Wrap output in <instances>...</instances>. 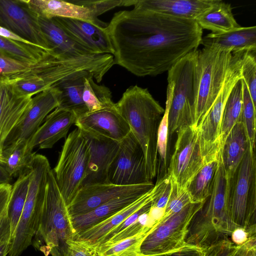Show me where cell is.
I'll list each match as a JSON object with an SVG mask.
<instances>
[{"label": "cell", "mask_w": 256, "mask_h": 256, "mask_svg": "<svg viewBox=\"0 0 256 256\" xmlns=\"http://www.w3.org/2000/svg\"><path fill=\"white\" fill-rule=\"evenodd\" d=\"M244 54L233 53L232 64L222 90L215 102L197 126L202 154L206 160L218 156L222 145V114L229 95L240 78Z\"/></svg>", "instance_id": "obj_10"}, {"label": "cell", "mask_w": 256, "mask_h": 256, "mask_svg": "<svg viewBox=\"0 0 256 256\" xmlns=\"http://www.w3.org/2000/svg\"><path fill=\"white\" fill-rule=\"evenodd\" d=\"M174 150L167 174L175 184L178 194L186 188L204 164L197 127L185 126L178 132Z\"/></svg>", "instance_id": "obj_12"}, {"label": "cell", "mask_w": 256, "mask_h": 256, "mask_svg": "<svg viewBox=\"0 0 256 256\" xmlns=\"http://www.w3.org/2000/svg\"><path fill=\"white\" fill-rule=\"evenodd\" d=\"M116 64L138 76L168 72L201 44L202 29L195 20L134 8L114 14L106 27Z\"/></svg>", "instance_id": "obj_1"}, {"label": "cell", "mask_w": 256, "mask_h": 256, "mask_svg": "<svg viewBox=\"0 0 256 256\" xmlns=\"http://www.w3.org/2000/svg\"><path fill=\"white\" fill-rule=\"evenodd\" d=\"M10 240H7L0 244V256H6L10 248Z\"/></svg>", "instance_id": "obj_52"}, {"label": "cell", "mask_w": 256, "mask_h": 256, "mask_svg": "<svg viewBox=\"0 0 256 256\" xmlns=\"http://www.w3.org/2000/svg\"><path fill=\"white\" fill-rule=\"evenodd\" d=\"M10 222L8 214L6 208V211L0 217V244L6 241H10Z\"/></svg>", "instance_id": "obj_48"}, {"label": "cell", "mask_w": 256, "mask_h": 256, "mask_svg": "<svg viewBox=\"0 0 256 256\" xmlns=\"http://www.w3.org/2000/svg\"><path fill=\"white\" fill-rule=\"evenodd\" d=\"M158 198L146 204L144 206H142L141 208H140L139 210H138L137 211L128 217L122 222L110 231L96 244V246H98L103 244L108 240H110L111 238L122 232L132 224L136 222L140 216L150 211L155 200Z\"/></svg>", "instance_id": "obj_44"}, {"label": "cell", "mask_w": 256, "mask_h": 256, "mask_svg": "<svg viewBox=\"0 0 256 256\" xmlns=\"http://www.w3.org/2000/svg\"><path fill=\"white\" fill-rule=\"evenodd\" d=\"M256 52H248L245 54L241 68L242 78L247 86L255 108H256Z\"/></svg>", "instance_id": "obj_42"}, {"label": "cell", "mask_w": 256, "mask_h": 256, "mask_svg": "<svg viewBox=\"0 0 256 256\" xmlns=\"http://www.w3.org/2000/svg\"><path fill=\"white\" fill-rule=\"evenodd\" d=\"M59 27L72 40L92 54H110L114 48L106 28L71 18L54 17Z\"/></svg>", "instance_id": "obj_19"}, {"label": "cell", "mask_w": 256, "mask_h": 256, "mask_svg": "<svg viewBox=\"0 0 256 256\" xmlns=\"http://www.w3.org/2000/svg\"><path fill=\"white\" fill-rule=\"evenodd\" d=\"M38 62H27L0 50V84H14L29 75Z\"/></svg>", "instance_id": "obj_34"}, {"label": "cell", "mask_w": 256, "mask_h": 256, "mask_svg": "<svg viewBox=\"0 0 256 256\" xmlns=\"http://www.w3.org/2000/svg\"><path fill=\"white\" fill-rule=\"evenodd\" d=\"M152 182L124 186L110 182L82 187L68 206L70 217L87 213L112 200L136 194H145L154 186Z\"/></svg>", "instance_id": "obj_16"}, {"label": "cell", "mask_w": 256, "mask_h": 256, "mask_svg": "<svg viewBox=\"0 0 256 256\" xmlns=\"http://www.w3.org/2000/svg\"><path fill=\"white\" fill-rule=\"evenodd\" d=\"M167 96L166 108L160 122L157 134V150L160 160L162 168H166L167 166V152L168 138V112L171 103L172 93L174 84L168 80Z\"/></svg>", "instance_id": "obj_40"}, {"label": "cell", "mask_w": 256, "mask_h": 256, "mask_svg": "<svg viewBox=\"0 0 256 256\" xmlns=\"http://www.w3.org/2000/svg\"><path fill=\"white\" fill-rule=\"evenodd\" d=\"M41 30L50 49L56 54L67 57H80L94 54L68 36L53 18L38 16Z\"/></svg>", "instance_id": "obj_28"}, {"label": "cell", "mask_w": 256, "mask_h": 256, "mask_svg": "<svg viewBox=\"0 0 256 256\" xmlns=\"http://www.w3.org/2000/svg\"><path fill=\"white\" fill-rule=\"evenodd\" d=\"M12 188L10 184H0V217L6 210Z\"/></svg>", "instance_id": "obj_49"}, {"label": "cell", "mask_w": 256, "mask_h": 256, "mask_svg": "<svg viewBox=\"0 0 256 256\" xmlns=\"http://www.w3.org/2000/svg\"><path fill=\"white\" fill-rule=\"evenodd\" d=\"M256 235L250 236L248 240L236 246L230 238L220 240L204 248V256H254L256 254Z\"/></svg>", "instance_id": "obj_38"}, {"label": "cell", "mask_w": 256, "mask_h": 256, "mask_svg": "<svg viewBox=\"0 0 256 256\" xmlns=\"http://www.w3.org/2000/svg\"><path fill=\"white\" fill-rule=\"evenodd\" d=\"M172 182V188L171 194L166 206L164 214L160 220H163L180 211L188 204L192 202L188 191L186 190L178 194L176 186Z\"/></svg>", "instance_id": "obj_43"}, {"label": "cell", "mask_w": 256, "mask_h": 256, "mask_svg": "<svg viewBox=\"0 0 256 256\" xmlns=\"http://www.w3.org/2000/svg\"><path fill=\"white\" fill-rule=\"evenodd\" d=\"M75 236L68 206L50 168L47 173L44 200L32 245L44 256H68V242Z\"/></svg>", "instance_id": "obj_4"}, {"label": "cell", "mask_w": 256, "mask_h": 256, "mask_svg": "<svg viewBox=\"0 0 256 256\" xmlns=\"http://www.w3.org/2000/svg\"><path fill=\"white\" fill-rule=\"evenodd\" d=\"M68 245V256H98L97 246L88 241L74 238Z\"/></svg>", "instance_id": "obj_45"}, {"label": "cell", "mask_w": 256, "mask_h": 256, "mask_svg": "<svg viewBox=\"0 0 256 256\" xmlns=\"http://www.w3.org/2000/svg\"><path fill=\"white\" fill-rule=\"evenodd\" d=\"M90 151L85 138L77 128L65 138L53 170L59 190L68 206L86 175Z\"/></svg>", "instance_id": "obj_9"}, {"label": "cell", "mask_w": 256, "mask_h": 256, "mask_svg": "<svg viewBox=\"0 0 256 256\" xmlns=\"http://www.w3.org/2000/svg\"><path fill=\"white\" fill-rule=\"evenodd\" d=\"M249 237L248 232L244 228H237L232 231L230 238L234 244L239 246L245 243Z\"/></svg>", "instance_id": "obj_50"}, {"label": "cell", "mask_w": 256, "mask_h": 256, "mask_svg": "<svg viewBox=\"0 0 256 256\" xmlns=\"http://www.w3.org/2000/svg\"><path fill=\"white\" fill-rule=\"evenodd\" d=\"M204 47L232 52L256 51V26L242 27L222 33H210L202 38Z\"/></svg>", "instance_id": "obj_25"}, {"label": "cell", "mask_w": 256, "mask_h": 256, "mask_svg": "<svg viewBox=\"0 0 256 256\" xmlns=\"http://www.w3.org/2000/svg\"><path fill=\"white\" fill-rule=\"evenodd\" d=\"M58 92L54 88L32 96V104L6 138L3 149L22 140H30L49 114L58 106Z\"/></svg>", "instance_id": "obj_18"}, {"label": "cell", "mask_w": 256, "mask_h": 256, "mask_svg": "<svg viewBox=\"0 0 256 256\" xmlns=\"http://www.w3.org/2000/svg\"><path fill=\"white\" fill-rule=\"evenodd\" d=\"M145 194L136 193L118 198L100 205L87 213L71 217L76 235L111 216Z\"/></svg>", "instance_id": "obj_29"}, {"label": "cell", "mask_w": 256, "mask_h": 256, "mask_svg": "<svg viewBox=\"0 0 256 256\" xmlns=\"http://www.w3.org/2000/svg\"><path fill=\"white\" fill-rule=\"evenodd\" d=\"M233 58L232 52L211 47L198 50L196 66L194 126L210 110L222 90Z\"/></svg>", "instance_id": "obj_5"}, {"label": "cell", "mask_w": 256, "mask_h": 256, "mask_svg": "<svg viewBox=\"0 0 256 256\" xmlns=\"http://www.w3.org/2000/svg\"><path fill=\"white\" fill-rule=\"evenodd\" d=\"M38 16L62 17L83 20L106 28L98 16L116 7L124 6V0H27Z\"/></svg>", "instance_id": "obj_13"}, {"label": "cell", "mask_w": 256, "mask_h": 256, "mask_svg": "<svg viewBox=\"0 0 256 256\" xmlns=\"http://www.w3.org/2000/svg\"><path fill=\"white\" fill-rule=\"evenodd\" d=\"M115 106L142 150L152 182L158 174L157 134L164 109L147 88L137 85L128 88Z\"/></svg>", "instance_id": "obj_2"}, {"label": "cell", "mask_w": 256, "mask_h": 256, "mask_svg": "<svg viewBox=\"0 0 256 256\" xmlns=\"http://www.w3.org/2000/svg\"><path fill=\"white\" fill-rule=\"evenodd\" d=\"M242 84L240 79L233 87L224 108L222 126V144L232 128L242 118Z\"/></svg>", "instance_id": "obj_36"}, {"label": "cell", "mask_w": 256, "mask_h": 256, "mask_svg": "<svg viewBox=\"0 0 256 256\" xmlns=\"http://www.w3.org/2000/svg\"><path fill=\"white\" fill-rule=\"evenodd\" d=\"M230 211L236 228L249 236L256 232V161L250 146L234 175L230 178Z\"/></svg>", "instance_id": "obj_7"}, {"label": "cell", "mask_w": 256, "mask_h": 256, "mask_svg": "<svg viewBox=\"0 0 256 256\" xmlns=\"http://www.w3.org/2000/svg\"><path fill=\"white\" fill-rule=\"evenodd\" d=\"M32 98L21 94L13 84H0V159L6 138L30 107Z\"/></svg>", "instance_id": "obj_22"}, {"label": "cell", "mask_w": 256, "mask_h": 256, "mask_svg": "<svg viewBox=\"0 0 256 256\" xmlns=\"http://www.w3.org/2000/svg\"><path fill=\"white\" fill-rule=\"evenodd\" d=\"M0 50L30 62H36L44 58L47 51L38 46L0 36Z\"/></svg>", "instance_id": "obj_37"}, {"label": "cell", "mask_w": 256, "mask_h": 256, "mask_svg": "<svg viewBox=\"0 0 256 256\" xmlns=\"http://www.w3.org/2000/svg\"><path fill=\"white\" fill-rule=\"evenodd\" d=\"M204 248L186 244L182 247L168 252L142 256H204Z\"/></svg>", "instance_id": "obj_46"}, {"label": "cell", "mask_w": 256, "mask_h": 256, "mask_svg": "<svg viewBox=\"0 0 256 256\" xmlns=\"http://www.w3.org/2000/svg\"><path fill=\"white\" fill-rule=\"evenodd\" d=\"M172 188V182L168 174V178L164 187L159 197L154 201L153 206L165 210L167 203L171 194Z\"/></svg>", "instance_id": "obj_47"}, {"label": "cell", "mask_w": 256, "mask_h": 256, "mask_svg": "<svg viewBox=\"0 0 256 256\" xmlns=\"http://www.w3.org/2000/svg\"><path fill=\"white\" fill-rule=\"evenodd\" d=\"M76 120L72 112L56 108L30 140L29 147L32 149L38 146L40 149L52 148L60 140L66 136Z\"/></svg>", "instance_id": "obj_24"}, {"label": "cell", "mask_w": 256, "mask_h": 256, "mask_svg": "<svg viewBox=\"0 0 256 256\" xmlns=\"http://www.w3.org/2000/svg\"><path fill=\"white\" fill-rule=\"evenodd\" d=\"M76 128L120 142L130 132L129 126L116 109L115 104L88 112L77 118Z\"/></svg>", "instance_id": "obj_20"}, {"label": "cell", "mask_w": 256, "mask_h": 256, "mask_svg": "<svg viewBox=\"0 0 256 256\" xmlns=\"http://www.w3.org/2000/svg\"><path fill=\"white\" fill-rule=\"evenodd\" d=\"M204 202H190L180 211L156 222L141 244L142 254H161L184 245L188 226Z\"/></svg>", "instance_id": "obj_11"}, {"label": "cell", "mask_w": 256, "mask_h": 256, "mask_svg": "<svg viewBox=\"0 0 256 256\" xmlns=\"http://www.w3.org/2000/svg\"><path fill=\"white\" fill-rule=\"evenodd\" d=\"M28 140H22L3 149L0 164L12 178H18L31 167L36 155Z\"/></svg>", "instance_id": "obj_31"}, {"label": "cell", "mask_w": 256, "mask_h": 256, "mask_svg": "<svg viewBox=\"0 0 256 256\" xmlns=\"http://www.w3.org/2000/svg\"><path fill=\"white\" fill-rule=\"evenodd\" d=\"M219 154L217 158L206 160L203 166L188 184L186 190L192 202H204L210 196L218 166Z\"/></svg>", "instance_id": "obj_32"}, {"label": "cell", "mask_w": 256, "mask_h": 256, "mask_svg": "<svg viewBox=\"0 0 256 256\" xmlns=\"http://www.w3.org/2000/svg\"><path fill=\"white\" fill-rule=\"evenodd\" d=\"M82 100L88 112H92L114 104L110 90L104 85H99L94 80L90 73L84 78Z\"/></svg>", "instance_id": "obj_35"}, {"label": "cell", "mask_w": 256, "mask_h": 256, "mask_svg": "<svg viewBox=\"0 0 256 256\" xmlns=\"http://www.w3.org/2000/svg\"><path fill=\"white\" fill-rule=\"evenodd\" d=\"M0 26L34 46L52 52L41 30L38 16L27 0H0Z\"/></svg>", "instance_id": "obj_14"}, {"label": "cell", "mask_w": 256, "mask_h": 256, "mask_svg": "<svg viewBox=\"0 0 256 256\" xmlns=\"http://www.w3.org/2000/svg\"><path fill=\"white\" fill-rule=\"evenodd\" d=\"M110 182L130 186L150 182L142 150L130 132L120 142L118 154L109 170Z\"/></svg>", "instance_id": "obj_15"}, {"label": "cell", "mask_w": 256, "mask_h": 256, "mask_svg": "<svg viewBox=\"0 0 256 256\" xmlns=\"http://www.w3.org/2000/svg\"><path fill=\"white\" fill-rule=\"evenodd\" d=\"M250 146L242 116L224 140L220 150L222 162L228 178L234 175Z\"/></svg>", "instance_id": "obj_27"}, {"label": "cell", "mask_w": 256, "mask_h": 256, "mask_svg": "<svg viewBox=\"0 0 256 256\" xmlns=\"http://www.w3.org/2000/svg\"><path fill=\"white\" fill-rule=\"evenodd\" d=\"M51 168L48 159L36 154L23 210L10 240L8 256H20L29 246L36 231L46 186L47 173Z\"/></svg>", "instance_id": "obj_6"}, {"label": "cell", "mask_w": 256, "mask_h": 256, "mask_svg": "<svg viewBox=\"0 0 256 256\" xmlns=\"http://www.w3.org/2000/svg\"><path fill=\"white\" fill-rule=\"evenodd\" d=\"M12 178L6 171L5 168L0 164V184H10Z\"/></svg>", "instance_id": "obj_51"}, {"label": "cell", "mask_w": 256, "mask_h": 256, "mask_svg": "<svg viewBox=\"0 0 256 256\" xmlns=\"http://www.w3.org/2000/svg\"><path fill=\"white\" fill-rule=\"evenodd\" d=\"M218 0H126V6L178 18L196 20Z\"/></svg>", "instance_id": "obj_23"}, {"label": "cell", "mask_w": 256, "mask_h": 256, "mask_svg": "<svg viewBox=\"0 0 256 256\" xmlns=\"http://www.w3.org/2000/svg\"><path fill=\"white\" fill-rule=\"evenodd\" d=\"M78 128L85 138L90 151L86 175L82 187L110 182L108 172L118 151L120 142Z\"/></svg>", "instance_id": "obj_17"}, {"label": "cell", "mask_w": 256, "mask_h": 256, "mask_svg": "<svg viewBox=\"0 0 256 256\" xmlns=\"http://www.w3.org/2000/svg\"><path fill=\"white\" fill-rule=\"evenodd\" d=\"M153 226L112 245L98 248V256H142L141 244Z\"/></svg>", "instance_id": "obj_39"}, {"label": "cell", "mask_w": 256, "mask_h": 256, "mask_svg": "<svg viewBox=\"0 0 256 256\" xmlns=\"http://www.w3.org/2000/svg\"><path fill=\"white\" fill-rule=\"evenodd\" d=\"M196 21L202 29L222 33L241 26L234 18L230 4L220 0L198 17Z\"/></svg>", "instance_id": "obj_30"}, {"label": "cell", "mask_w": 256, "mask_h": 256, "mask_svg": "<svg viewBox=\"0 0 256 256\" xmlns=\"http://www.w3.org/2000/svg\"><path fill=\"white\" fill-rule=\"evenodd\" d=\"M229 186L230 178L225 172L220 153L211 194L188 226L186 244L205 248L220 240L230 238L237 228L230 214Z\"/></svg>", "instance_id": "obj_3"}, {"label": "cell", "mask_w": 256, "mask_h": 256, "mask_svg": "<svg viewBox=\"0 0 256 256\" xmlns=\"http://www.w3.org/2000/svg\"><path fill=\"white\" fill-rule=\"evenodd\" d=\"M242 118L250 148L255 150L256 108L250 95L247 86L242 80Z\"/></svg>", "instance_id": "obj_41"}, {"label": "cell", "mask_w": 256, "mask_h": 256, "mask_svg": "<svg viewBox=\"0 0 256 256\" xmlns=\"http://www.w3.org/2000/svg\"><path fill=\"white\" fill-rule=\"evenodd\" d=\"M90 74L86 70L74 72L52 86L58 92V108L72 112L76 119L88 112L82 95L84 78Z\"/></svg>", "instance_id": "obj_26"}, {"label": "cell", "mask_w": 256, "mask_h": 256, "mask_svg": "<svg viewBox=\"0 0 256 256\" xmlns=\"http://www.w3.org/2000/svg\"><path fill=\"white\" fill-rule=\"evenodd\" d=\"M168 176L159 178L154 187L134 202L108 218L76 234L74 238L88 241L96 245L105 235L148 202L158 198Z\"/></svg>", "instance_id": "obj_21"}, {"label": "cell", "mask_w": 256, "mask_h": 256, "mask_svg": "<svg viewBox=\"0 0 256 256\" xmlns=\"http://www.w3.org/2000/svg\"><path fill=\"white\" fill-rule=\"evenodd\" d=\"M198 50L180 60L168 71L173 82L168 112V136L185 126H194L196 66Z\"/></svg>", "instance_id": "obj_8"}, {"label": "cell", "mask_w": 256, "mask_h": 256, "mask_svg": "<svg viewBox=\"0 0 256 256\" xmlns=\"http://www.w3.org/2000/svg\"><path fill=\"white\" fill-rule=\"evenodd\" d=\"M31 172L30 167L21 174L12 185L7 206V212L10 222L11 238L14 234L23 210L28 192Z\"/></svg>", "instance_id": "obj_33"}, {"label": "cell", "mask_w": 256, "mask_h": 256, "mask_svg": "<svg viewBox=\"0 0 256 256\" xmlns=\"http://www.w3.org/2000/svg\"><path fill=\"white\" fill-rule=\"evenodd\" d=\"M254 256H256V255H254Z\"/></svg>", "instance_id": "obj_53"}]
</instances>
